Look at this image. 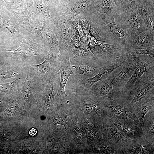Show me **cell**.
Masks as SVG:
<instances>
[{"label":"cell","instance_id":"52a82bcc","mask_svg":"<svg viewBox=\"0 0 154 154\" xmlns=\"http://www.w3.org/2000/svg\"><path fill=\"white\" fill-rule=\"evenodd\" d=\"M115 21L125 29L127 34L147 27L140 15L137 5L125 7L117 14Z\"/></svg>","mask_w":154,"mask_h":154},{"label":"cell","instance_id":"836d02e7","mask_svg":"<svg viewBox=\"0 0 154 154\" xmlns=\"http://www.w3.org/2000/svg\"><path fill=\"white\" fill-rule=\"evenodd\" d=\"M115 3L117 9V14L121 11L125 7L124 0H112Z\"/></svg>","mask_w":154,"mask_h":154},{"label":"cell","instance_id":"ba28073f","mask_svg":"<svg viewBox=\"0 0 154 154\" xmlns=\"http://www.w3.org/2000/svg\"><path fill=\"white\" fill-rule=\"evenodd\" d=\"M125 61L119 62L113 65L106 66L95 76L85 80L79 81L74 77H72L69 81V86L72 92L75 93L87 91L97 82L108 78L113 72L122 66Z\"/></svg>","mask_w":154,"mask_h":154},{"label":"cell","instance_id":"e0dca14e","mask_svg":"<svg viewBox=\"0 0 154 154\" xmlns=\"http://www.w3.org/2000/svg\"><path fill=\"white\" fill-rule=\"evenodd\" d=\"M112 78L109 76L106 79L97 82L92 86L89 91L97 97L107 98L116 101V96L113 89Z\"/></svg>","mask_w":154,"mask_h":154},{"label":"cell","instance_id":"7a4b0ae2","mask_svg":"<svg viewBox=\"0 0 154 154\" xmlns=\"http://www.w3.org/2000/svg\"><path fill=\"white\" fill-rule=\"evenodd\" d=\"M46 19L53 29L58 40L60 52L68 53L70 44L76 31L71 24L61 13H50Z\"/></svg>","mask_w":154,"mask_h":154},{"label":"cell","instance_id":"44dd1931","mask_svg":"<svg viewBox=\"0 0 154 154\" xmlns=\"http://www.w3.org/2000/svg\"><path fill=\"white\" fill-rule=\"evenodd\" d=\"M0 1L1 4L21 21H23L29 12L26 2L23 0Z\"/></svg>","mask_w":154,"mask_h":154},{"label":"cell","instance_id":"cb8c5ba5","mask_svg":"<svg viewBox=\"0 0 154 154\" xmlns=\"http://www.w3.org/2000/svg\"><path fill=\"white\" fill-rule=\"evenodd\" d=\"M22 21L23 24L21 27L29 33H36L42 38V24L35 14L29 11Z\"/></svg>","mask_w":154,"mask_h":154},{"label":"cell","instance_id":"ac0fdd59","mask_svg":"<svg viewBox=\"0 0 154 154\" xmlns=\"http://www.w3.org/2000/svg\"><path fill=\"white\" fill-rule=\"evenodd\" d=\"M154 0H139L137 5L139 13L147 27L154 33Z\"/></svg>","mask_w":154,"mask_h":154},{"label":"cell","instance_id":"4dcf8cb0","mask_svg":"<svg viewBox=\"0 0 154 154\" xmlns=\"http://www.w3.org/2000/svg\"><path fill=\"white\" fill-rule=\"evenodd\" d=\"M128 56H133L143 54H148L154 55V46L145 49H135L131 47L130 50L127 52Z\"/></svg>","mask_w":154,"mask_h":154},{"label":"cell","instance_id":"484cf974","mask_svg":"<svg viewBox=\"0 0 154 154\" xmlns=\"http://www.w3.org/2000/svg\"><path fill=\"white\" fill-rule=\"evenodd\" d=\"M10 13L3 23L2 28L9 31L15 40L19 41L21 37L19 32V29L21 26L19 22L20 20Z\"/></svg>","mask_w":154,"mask_h":154},{"label":"cell","instance_id":"5bb4252c","mask_svg":"<svg viewBox=\"0 0 154 154\" xmlns=\"http://www.w3.org/2000/svg\"><path fill=\"white\" fill-rule=\"evenodd\" d=\"M102 103L104 117L118 119L127 118L131 106L118 104L116 101L107 98L102 99Z\"/></svg>","mask_w":154,"mask_h":154},{"label":"cell","instance_id":"83f0119b","mask_svg":"<svg viewBox=\"0 0 154 154\" xmlns=\"http://www.w3.org/2000/svg\"><path fill=\"white\" fill-rule=\"evenodd\" d=\"M92 3L94 7L99 12L112 17H115L117 15L116 5L112 0H98Z\"/></svg>","mask_w":154,"mask_h":154},{"label":"cell","instance_id":"8d00e7d4","mask_svg":"<svg viewBox=\"0 0 154 154\" xmlns=\"http://www.w3.org/2000/svg\"><path fill=\"white\" fill-rule=\"evenodd\" d=\"M139 0H124L125 6L137 5Z\"/></svg>","mask_w":154,"mask_h":154},{"label":"cell","instance_id":"5b68a950","mask_svg":"<svg viewBox=\"0 0 154 154\" xmlns=\"http://www.w3.org/2000/svg\"><path fill=\"white\" fill-rule=\"evenodd\" d=\"M59 54V48H50L44 61L42 63L35 65L29 62L25 65L35 73L41 80L44 87L48 84L55 71L59 69L60 66Z\"/></svg>","mask_w":154,"mask_h":154},{"label":"cell","instance_id":"ffe728a7","mask_svg":"<svg viewBox=\"0 0 154 154\" xmlns=\"http://www.w3.org/2000/svg\"><path fill=\"white\" fill-rule=\"evenodd\" d=\"M136 61L133 56H130L125 60L121 71L112 78L113 87L118 86L122 82H127L131 78L134 70Z\"/></svg>","mask_w":154,"mask_h":154},{"label":"cell","instance_id":"3957f363","mask_svg":"<svg viewBox=\"0 0 154 154\" xmlns=\"http://www.w3.org/2000/svg\"><path fill=\"white\" fill-rule=\"evenodd\" d=\"M23 39L17 49L5 50L4 56L16 60L25 66L32 56L41 55L45 58L49 50L48 47L44 43H35L25 37H23Z\"/></svg>","mask_w":154,"mask_h":154},{"label":"cell","instance_id":"30bf717a","mask_svg":"<svg viewBox=\"0 0 154 154\" xmlns=\"http://www.w3.org/2000/svg\"><path fill=\"white\" fill-rule=\"evenodd\" d=\"M126 43L135 49H145L153 47L154 33L146 27L127 34Z\"/></svg>","mask_w":154,"mask_h":154},{"label":"cell","instance_id":"74e56055","mask_svg":"<svg viewBox=\"0 0 154 154\" xmlns=\"http://www.w3.org/2000/svg\"><path fill=\"white\" fill-rule=\"evenodd\" d=\"M37 133V131L34 128H32L29 131V134L32 136L35 135Z\"/></svg>","mask_w":154,"mask_h":154},{"label":"cell","instance_id":"7c38bea8","mask_svg":"<svg viewBox=\"0 0 154 154\" xmlns=\"http://www.w3.org/2000/svg\"><path fill=\"white\" fill-rule=\"evenodd\" d=\"M71 66L74 70L73 71L74 77L79 81L94 76L103 68L95 58L84 62L71 64Z\"/></svg>","mask_w":154,"mask_h":154},{"label":"cell","instance_id":"603a6c76","mask_svg":"<svg viewBox=\"0 0 154 154\" xmlns=\"http://www.w3.org/2000/svg\"><path fill=\"white\" fill-rule=\"evenodd\" d=\"M154 144L144 138L138 142L132 143L128 147L122 149L120 154H154Z\"/></svg>","mask_w":154,"mask_h":154},{"label":"cell","instance_id":"1f68e13d","mask_svg":"<svg viewBox=\"0 0 154 154\" xmlns=\"http://www.w3.org/2000/svg\"><path fill=\"white\" fill-rule=\"evenodd\" d=\"M20 79L21 78L16 79L10 82L0 84V91L7 94L10 93L12 89L16 86Z\"/></svg>","mask_w":154,"mask_h":154},{"label":"cell","instance_id":"9a60e30c","mask_svg":"<svg viewBox=\"0 0 154 154\" xmlns=\"http://www.w3.org/2000/svg\"><path fill=\"white\" fill-rule=\"evenodd\" d=\"M154 88V80L149 79V76L146 72L144 73L135 83L128 95L133 96L131 102L128 105L130 106L134 103L141 101L147 95L152 88Z\"/></svg>","mask_w":154,"mask_h":154},{"label":"cell","instance_id":"d6a6232c","mask_svg":"<svg viewBox=\"0 0 154 154\" xmlns=\"http://www.w3.org/2000/svg\"><path fill=\"white\" fill-rule=\"evenodd\" d=\"M10 12L0 3V28H2L3 23Z\"/></svg>","mask_w":154,"mask_h":154},{"label":"cell","instance_id":"4fadbf2b","mask_svg":"<svg viewBox=\"0 0 154 154\" xmlns=\"http://www.w3.org/2000/svg\"><path fill=\"white\" fill-rule=\"evenodd\" d=\"M59 57L61 65L59 70L61 77L56 97L60 101H64L68 98L65 90L66 84L70 76L74 75V73L71 66L69 53L60 52Z\"/></svg>","mask_w":154,"mask_h":154},{"label":"cell","instance_id":"9c48e42d","mask_svg":"<svg viewBox=\"0 0 154 154\" xmlns=\"http://www.w3.org/2000/svg\"><path fill=\"white\" fill-rule=\"evenodd\" d=\"M102 139L108 143L120 150L126 148L131 143V139L120 131L106 118L104 117L102 128Z\"/></svg>","mask_w":154,"mask_h":154},{"label":"cell","instance_id":"d6986e66","mask_svg":"<svg viewBox=\"0 0 154 154\" xmlns=\"http://www.w3.org/2000/svg\"><path fill=\"white\" fill-rule=\"evenodd\" d=\"M68 52L70 64L84 62L95 58L90 48L76 45L72 42Z\"/></svg>","mask_w":154,"mask_h":154},{"label":"cell","instance_id":"e575fe53","mask_svg":"<svg viewBox=\"0 0 154 154\" xmlns=\"http://www.w3.org/2000/svg\"><path fill=\"white\" fill-rule=\"evenodd\" d=\"M154 88L151 89L149 92L145 97L143 99L144 100L142 101L144 104L151 101H154Z\"/></svg>","mask_w":154,"mask_h":154},{"label":"cell","instance_id":"f1b7e54d","mask_svg":"<svg viewBox=\"0 0 154 154\" xmlns=\"http://www.w3.org/2000/svg\"><path fill=\"white\" fill-rule=\"evenodd\" d=\"M147 113L144 118V126L142 128L143 137L150 142L154 143V109Z\"/></svg>","mask_w":154,"mask_h":154},{"label":"cell","instance_id":"f35d334b","mask_svg":"<svg viewBox=\"0 0 154 154\" xmlns=\"http://www.w3.org/2000/svg\"><path fill=\"white\" fill-rule=\"evenodd\" d=\"M66 0L67 1L68 0Z\"/></svg>","mask_w":154,"mask_h":154},{"label":"cell","instance_id":"f546056e","mask_svg":"<svg viewBox=\"0 0 154 154\" xmlns=\"http://www.w3.org/2000/svg\"><path fill=\"white\" fill-rule=\"evenodd\" d=\"M49 10L50 13H64L67 2L66 0H42Z\"/></svg>","mask_w":154,"mask_h":154},{"label":"cell","instance_id":"d4e9b609","mask_svg":"<svg viewBox=\"0 0 154 154\" xmlns=\"http://www.w3.org/2000/svg\"><path fill=\"white\" fill-rule=\"evenodd\" d=\"M29 11L35 14L43 22L50 17L48 8L43 3L42 0H26Z\"/></svg>","mask_w":154,"mask_h":154},{"label":"cell","instance_id":"8992f818","mask_svg":"<svg viewBox=\"0 0 154 154\" xmlns=\"http://www.w3.org/2000/svg\"><path fill=\"white\" fill-rule=\"evenodd\" d=\"M136 61L135 68L129 80L122 87V91L127 94L131 90L135 82L145 72L149 76V79L154 80V55L143 54L133 55Z\"/></svg>","mask_w":154,"mask_h":154},{"label":"cell","instance_id":"7402d4cb","mask_svg":"<svg viewBox=\"0 0 154 154\" xmlns=\"http://www.w3.org/2000/svg\"><path fill=\"white\" fill-rule=\"evenodd\" d=\"M154 109V104L147 106L142 101L137 102L131 106L127 117L135 122L142 128L144 126V118L150 110Z\"/></svg>","mask_w":154,"mask_h":154},{"label":"cell","instance_id":"d590c367","mask_svg":"<svg viewBox=\"0 0 154 154\" xmlns=\"http://www.w3.org/2000/svg\"><path fill=\"white\" fill-rule=\"evenodd\" d=\"M54 123L56 125L59 124L64 125L65 128L66 121L65 118L62 117L58 116L55 117L53 120Z\"/></svg>","mask_w":154,"mask_h":154},{"label":"cell","instance_id":"2e32d148","mask_svg":"<svg viewBox=\"0 0 154 154\" xmlns=\"http://www.w3.org/2000/svg\"><path fill=\"white\" fill-rule=\"evenodd\" d=\"M98 0H68L65 5L66 10L61 14L72 25H75L76 17L83 14L89 9L91 3Z\"/></svg>","mask_w":154,"mask_h":154},{"label":"cell","instance_id":"8fae6325","mask_svg":"<svg viewBox=\"0 0 154 154\" xmlns=\"http://www.w3.org/2000/svg\"><path fill=\"white\" fill-rule=\"evenodd\" d=\"M106 118L129 137L132 143L139 141L143 138L142 128L132 119L128 117L121 119Z\"/></svg>","mask_w":154,"mask_h":154},{"label":"cell","instance_id":"6da1fadb","mask_svg":"<svg viewBox=\"0 0 154 154\" xmlns=\"http://www.w3.org/2000/svg\"><path fill=\"white\" fill-rule=\"evenodd\" d=\"M90 4L89 9L83 14L89 21L96 26L100 30L105 40L106 43L128 50L130 46L126 43L128 35L125 29L117 24L115 17H112L97 11Z\"/></svg>","mask_w":154,"mask_h":154},{"label":"cell","instance_id":"277c9868","mask_svg":"<svg viewBox=\"0 0 154 154\" xmlns=\"http://www.w3.org/2000/svg\"><path fill=\"white\" fill-rule=\"evenodd\" d=\"M89 46L95 58L103 67L118 62L119 58L127 52L113 45L98 41L91 36Z\"/></svg>","mask_w":154,"mask_h":154},{"label":"cell","instance_id":"4316f807","mask_svg":"<svg viewBox=\"0 0 154 154\" xmlns=\"http://www.w3.org/2000/svg\"><path fill=\"white\" fill-rule=\"evenodd\" d=\"M42 40L49 48H59L56 35L47 20H44L42 26Z\"/></svg>","mask_w":154,"mask_h":154}]
</instances>
